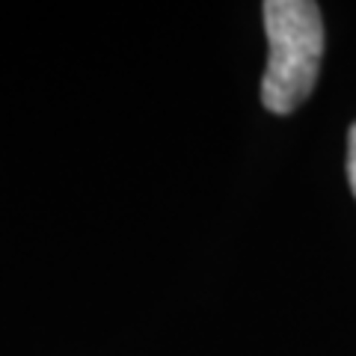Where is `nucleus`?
<instances>
[{
  "instance_id": "nucleus-1",
  "label": "nucleus",
  "mask_w": 356,
  "mask_h": 356,
  "mask_svg": "<svg viewBox=\"0 0 356 356\" xmlns=\"http://www.w3.org/2000/svg\"><path fill=\"white\" fill-rule=\"evenodd\" d=\"M267 69L261 77V104L270 113H294L312 95L324 60V18L312 0H267Z\"/></svg>"
},
{
  "instance_id": "nucleus-2",
  "label": "nucleus",
  "mask_w": 356,
  "mask_h": 356,
  "mask_svg": "<svg viewBox=\"0 0 356 356\" xmlns=\"http://www.w3.org/2000/svg\"><path fill=\"white\" fill-rule=\"evenodd\" d=\"M348 178H350V191L356 196V122L348 134Z\"/></svg>"
}]
</instances>
